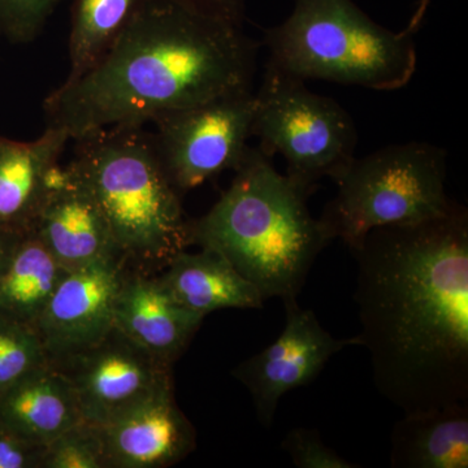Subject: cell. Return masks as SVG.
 <instances>
[{"mask_svg":"<svg viewBox=\"0 0 468 468\" xmlns=\"http://www.w3.org/2000/svg\"><path fill=\"white\" fill-rule=\"evenodd\" d=\"M362 346L402 412L468 405V214L372 229L353 250Z\"/></svg>","mask_w":468,"mask_h":468,"instance_id":"6da1fadb","label":"cell"},{"mask_svg":"<svg viewBox=\"0 0 468 468\" xmlns=\"http://www.w3.org/2000/svg\"><path fill=\"white\" fill-rule=\"evenodd\" d=\"M257 58L242 27L187 0H149L88 72L46 98L48 128L80 141L250 91Z\"/></svg>","mask_w":468,"mask_h":468,"instance_id":"7a4b0ae2","label":"cell"},{"mask_svg":"<svg viewBox=\"0 0 468 468\" xmlns=\"http://www.w3.org/2000/svg\"><path fill=\"white\" fill-rule=\"evenodd\" d=\"M229 189L192 221V245L223 255L264 300L298 298L314 261L332 242L307 207L309 194L250 147Z\"/></svg>","mask_w":468,"mask_h":468,"instance_id":"3957f363","label":"cell"},{"mask_svg":"<svg viewBox=\"0 0 468 468\" xmlns=\"http://www.w3.org/2000/svg\"><path fill=\"white\" fill-rule=\"evenodd\" d=\"M72 165L109 221L120 252L134 263L167 264L192 245V221L154 144L141 128L76 141Z\"/></svg>","mask_w":468,"mask_h":468,"instance_id":"277c9868","label":"cell"},{"mask_svg":"<svg viewBox=\"0 0 468 468\" xmlns=\"http://www.w3.org/2000/svg\"><path fill=\"white\" fill-rule=\"evenodd\" d=\"M264 45L267 66L302 81L392 91L417 69L414 36L378 26L353 0H295L291 16L267 30Z\"/></svg>","mask_w":468,"mask_h":468,"instance_id":"5b68a950","label":"cell"},{"mask_svg":"<svg viewBox=\"0 0 468 468\" xmlns=\"http://www.w3.org/2000/svg\"><path fill=\"white\" fill-rule=\"evenodd\" d=\"M446 153L427 143L393 144L351 162L319 218L332 241L356 250L372 229L445 217Z\"/></svg>","mask_w":468,"mask_h":468,"instance_id":"8992f818","label":"cell"},{"mask_svg":"<svg viewBox=\"0 0 468 468\" xmlns=\"http://www.w3.org/2000/svg\"><path fill=\"white\" fill-rule=\"evenodd\" d=\"M304 82L266 66L255 92L251 137L268 158L280 154L286 177L310 196L323 178L335 183L344 175L356 159L358 133L340 103Z\"/></svg>","mask_w":468,"mask_h":468,"instance_id":"52a82bcc","label":"cell"},{"mask_svg":"<svg viewBox=\"0 0 468 468\" xmlns=\"http://www.w3.org/2000/svg\"><path fill=\"white\" fill-rule=\"evenodd\" d=\"M254 113L255 92L239 91L165 113L153 122L160 162L181 196L242 165L250 149Z\"/></svg>","mask_w":468,"mask_h":468,"instance_id":"ba28073f","label":"cell"},{"mask_svg":"<svg viewBox=\"0 0 468 468\" xmlns=\"http://www.w3.org/2000/svg\"><path fill=\"white\" fill-rule=\"evenodd\" d=\"M75 389L84 420L106 426L174 389L172 366L132 343L116 328L100 343L50 360Z\"/></svg>","mask_w":468,"mask_h":468,"instance_id":"9c48e42d","label":"cell"},{"mask_svg":"<svg viewBox=\"0 0 468 468\" xmlns=\"http://www.w3.org/2000/svg\"><path fill=\"white\" fill-rule=\"evenodd\" d=\"M284 331L275 343L243 360L233 377L248 388L261 426L273 424L280 399L319 377L326 363L346 346H362L358 335L335 338L315 314L301 309L297 298L284 301Z\"/></svg>","mask_w":468,"mask_h":468,"instance_id":"30bf717a","label":"cell"},{"mask_svg":"<svg viewBox=\"0 0 468 468\" xmlns=\"http://www.w3.org/2000/svg\"><path fill=\"white\" fill-rule=\"evenodd\" d=\"M128 261L107 258L68 271L34 329L48 358L72 356L100 343L113 328V313Z\"/></svg>","mask_w":468,"mask_h":468,"instance_id":"8fae6325","label":"cell"},{"mask_svg":"<svg viewBox=\"0 0 468 468\" xmlns=\"http://www.w3.org/2000/svg\"><path fill=\"white\" fill-rule=\"evenodd\" d=\"M27 229L67 271L122 257L106 217L72 163L52 172L48 190ZM125 260V258H124Z\"/></svg>","mask_w":468,"mask_h":468,"instance_id":"7c38bea8","label":"cell"},{"mask_svg":"<svg viewBox=\"0 0 468 468\" xmlns=\"http://www.w3.org/2000/svg\"><path fill=\"white\" fill-rule=\"evenodd\" d=\"M106 468H163L196 449V430L176 405L174 389L101 426Z\"/></svg>","mask_w":468,"mask_h":468,"instance_id":"4fadbf2b","label":"cell"},{"mask_svg":"<svg viewBox=\"0 0 468 468\" xmlns=\"http://www.w3.org/2000/svg\"><path fill=\"white\" fill-rule=\"evenodd\" d=\"M203 320L178 303L160 277L126 271L116 298L113 328L151 356L174 365Z\"/></svg>","mask_w":468,"mask_h":468,"instance_id":"5bb4252c","label":"cell"},{"mask_svg":"<svg viewBox=\"0 0 468 468\" xmlns=\"http://www.w3.org/2000/svg\"><path fill=\"white\" fill-rule=\"evenodd\" d=\"M160 276L163 284L185 309L206 316L224 309L257 310L264 298L257 286L245 279L218 252L180 251L167 261Z\"/></svg>","mask_w":468,"mask_h":468,"instance_id":"9a60e30c","label":"cell"},{"mask_svg":"<svg viewBox=\"0 0 468 468\" xmlns=\"http://www.w3.org/2000/svg\"><path fill=\"white\" fill-rule=\"evenodd\" d=\"M69 141L55 128L30 143L0 135V224L29 228Z\"/></svg>","mask_w":468,"mask_h":468,"instance_id":"2e32d148","label":"cell"},{"mask_svg":"<svg viewBox=\"0 0 468 468\" xmlns=\"http://www.w3.org/2000/svg\"><path fill=\"white\" fill-rule=\"evenodd\" d=\"M0 419L30 441L48 445L82 415L72 385L50 362L0 396Z\"/></svg>","mask_w":468,"mask_h":468,"instance_id":"e0dca14e","label":"cell"},{"mask_svg":"<svg viewBox=\"0 0 468 468\" xmlns=\"http://www.w3.org/2000/svg\"><path fill=\"white\" fill-rule=\"evenodd\" d=\"M393 468H467L468 405L403 412L390 437Z\"/></svg>","mask_w":468,"mask_h":468,"instance_id":"ac0fdd59","label":"cell"},{"mask_svg":"<svg viewBox=\"0 0 468 468\" xmlns=\"http://www.w3.org/2000/svg\"><path fill=\"white\" fill-rule=\"evenodd\" d=\"M68 271L30 229L0 273V314L36 325Z\"/></svg>","mask_w":468,"mask_h":468,"instance_id":"d6986e66","label":"cell"},{"mask_svg":"<svg viewBox=\"0 0 468 468\" xmlns=\"http://www.w3.org/2000/svg\"><path fill=\"white\" fill-rule=\"evenodd\" d=\"M147 2L149 0H75L68 81L88 72Z\"/></svg>","mask_w":468,"mask_h":468,"instance_id":"ffe728a7","label":"cell"},{"mask_svg":"<svg viewBox=\"0 0 468 468\" xmlns=\"http://www.w3.org/2000/svg\"><path fill=\"white\" fill-rule=\"evenodd\" d=\"M48 363L50 358L36 329L0 314V396Z\"/></svg>","mask_w":468,"mask_h":468,"instance_id":"44dd1931","label":"cell"},{"mask_svg":"<svg viewBox=\"0 0 468 468\" xmlns=\"http://www.w3.org/2000/svg\"><path fill=\"white\" fill-rule=\"evenodd\" d=\"M41 468H106L101 426L80 420L45 446Z\"/></svg>","mask_w":468,"mask_h":468,"instance_id":"7402d4cb","label":"cell"},{"mask_svg":"<svg viewBox=\"0 0 468 468\" xmlns=\"http://www.w3.org/2000/svg\"><path fill=\"white\" fill-rule=\"evenodd\" d=\"M61 0H0V38L32 42Z\"/></svg>","mask_w":468,"mask_h":468,"instance_id":"603a6c76","label":"cell"},{"mask_svg":"<svg viewBox=\"0 0 468 468\" xmlns=\"http://www.w3.org/2000/svg\"><path fill=\"white\" fill-rule=\"evenodd\" d=\"M282 451L298 468H358L323 442L318 431L294 428L282 442Z\"/></svg>","mask_w":468,"mask_h":468,"instance_id":"cb8c5ba5","label":"cell"},{"mask_svg":"<svg viewBox=\"0 0 468 468\" xmlns=\"http://www.w3.org/2000/svg\"><path fill=\"white\" fill-rule=\"evenodd\" d=\"M45 446L30 441L0 419V468H41Z\"/></svg>","mask_w":468,"mask_h":468,"instance_id":"d4e9b609","label":"cell"},{"mask_svg":"<svg viewBox=\"0 0 468 468\" xmlns=\"http://www.w3.org/2000/svg\"><path fill=\"white\" fill-rule=\"evenodd\" d=\"M197 7L242 27L245 20V0H187Z\"/></svg>","mask_w":468,"mask_h":468,"instance_id":"484cf974","label":"cell"},{"mask_svg":"<svg viewBox=\"0 0 468 468\" xmlns=\"http://www.w3.org/2000/svg\"><path fill=\"white\" fill-rule=\"evenodd\" d=\"M26 230V228L0 224V273L7 266L9 258L14 254L15 249Z\"/></svg>","mask_w":468,"mask_h":468,"instance_id":"4316f807","label":"cell"},{"mask_svg":"<svg viewBox=\"0 0 468 468\" xmlns=\"http://www.w3.org/2000/svg\"><path fill=\"white\" fill-rule=\"evenodd\" d=\"M431 0H419L418 7L415 9V14L410 18L408 27L403 29V32L411 34L414 36L415 32L420 27L423 23L424 17H426L427 9L430 7Z\"/></svg>","mask_w":468,"mask_h":468,"instance_id":"83f0119b","label":"cell"}]
</instances>
